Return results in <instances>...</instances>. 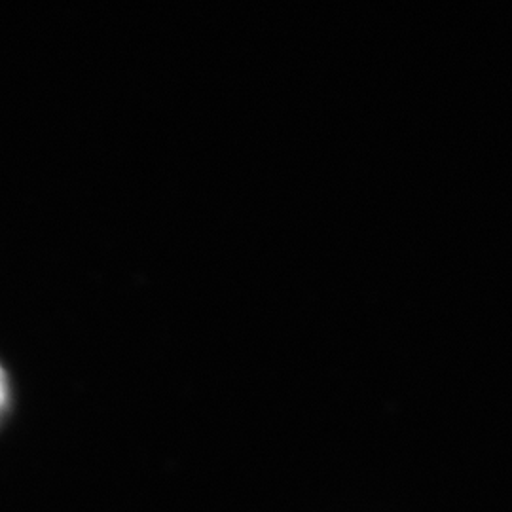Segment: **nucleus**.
<instances>
[{
  "instance_id": "1",
  "label": "nucleus",
  "mask_w": 512,
  "mask_h": 512,
  "mask_svg": "<svg viewBox=\"0 0 512 512\" xmlns=\"http://www.w3.org/2000/svg\"><path fill=\"white\" fill-rule=\"evenodd\" d=\"M8 397H10V389H8V378L4 374V370L0 368V416L6 412L8 408Z\"/></svg>"
}]
</instances>
